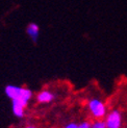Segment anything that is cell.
Instances as JSON below:
<instances>
[{
  "mask_svg": "<svg viewBox=\"0 0 127 128\" xmlns=\"http://www.w3.org/2000/svg\"><path fill=\"white\" fill-rule=\"evenodd\" d=\"M4 93L6 97L10 100H20L24 104L28 105L29 101L32 99L34 93L28 88L18 86L14 84H8L4 88Z\"/></svg>",
  "mask_w": 127,
  "mask_h": 128,
  "instance_id": "1",
  "label": "cell"
},
{
  "mask_svg": "<svg viewBox=\"0 0 127 128\" xmlns=\"http://www.w3.org/2000/svg\"><path fill=\"white\" fill-rule=\"evenodd\" d=\"M88 110L95 120H103L107 114V106L99 98H91L88 101Z\"/></svg>",
  "mask_w": 127,
  "mask_h": 128,
  "instance_id": "2",
  "label": "cell"
},
{
  "mask_svg": "<svg viewBox=\"0 0 127 128\" xmlns=\"http://www.w3.org/2000/svg\"><path fill=\"white\" fill-rule=\"evenodd\" d=\"M106 128H122L123 119L122 114L119 110H112L107 112L106 117L104 118Z\"/></svg>",
  "mask_w": 127,
  "mask_h": 128,
  "instance_id": "3",
  "label": "cell"
},
{
  "mask_svg": "<svg viewBox=\"0 0 127 128\" xmlns=\"http://www.w3.org/2000/svg\"><path fill=\"white\" fill-rule=\"evenodd\" d=\"M55 96L54 94L49 91V90H42L36 95V102L40 104H48V103H51V102L54 100Z\"/></svg>",
  "mask_w": 127,
  "mask_h": 128,
  "instance_id": "4",
  "label": "cell"
},
{
  "mask_svg": "<svg viewBox=\"0 0 127 128\" xmlns=\"http://www.w3.org/2000/svg\"><path fill=\"white\" fill-rule=\"evenodd\" d=\"M27 105L24 104L20 100H12V110L14 116L21 119L25 116V110H26Z\"/></svg>",
  "mask_w": 127,
  "mask_h": 128,
  "instance_id": "5",
  "label": "cell"
},
{
  "mask_svg": "<svg viewBox=\"0 0 127 128\" xmlns=\"http://www.w3.org/2000/svg\"><path fill=\"white\" fill-rule=\"evenodd\" d=\"M26 34L31 39V41H32L34 43H36L38 41V39H39V36H40L39 25L36 24V23H30L26 27Z\"/></svg>",
  "mask_w": 127,
  "mask_h": 128,
  "instance_id": "6",
  "label": "cell"
},
{
  "mask_svg": "<svg viewBox=\"0 0 127 128\" xmlns=\"http://www.w3.org/2000/svg\"><path fill=\"white\" fill-rule=\"evenodd\" d=\"M91 128H106V124L104 120H95L92 122Z\"/></svg>",
  "mask_w": 127,
  "mask_h": 128,
  "instance_id": "7",
  "label": "cell"
},
{
  "mask_svg": "<svg viewBox=\"0 0 127 128\" xmlns=\"http://www.w3.org/2000/svg\"><path fill=\"white\" fill-rule=\"evenodd\" d=\"M92 126V123L90 122V121H82V122H80L78 124V128H91Z\"/></svg>",
  "mask_w": 127,
  "mask_h": 128,
  "instance_id": "8",
  "label": "cell"
},
{
  "mask_svg": "<svg viewBox=\"0 0 127 128\" xmlns=\"http://www.w3.org/2000/svg\"><path fill=\"white\" fill-rule=\"evenodd\" d=\"M64 128H78V124L75 122H70L64 126Z\"/></svg>",
  "mask_w": 127,
  "mask_h": 128,
  "instance_id": "9",
  "label": "cell"
},
{
  "mask_svg": "<svg viewBox=\"0 0 127 128\" xmlns=\"http://www.w3.org/2000/svg\"><path fill=\"white\" fill-rule=\"evenodd\" d=\"M24 128H38V127L34 126V125H27V126H25Z\"/></svg>",
  "mask_w": 127,
  "mask_h": 128,
  "instance_id": "10",
  "label": "cell"
}]
</instances>
